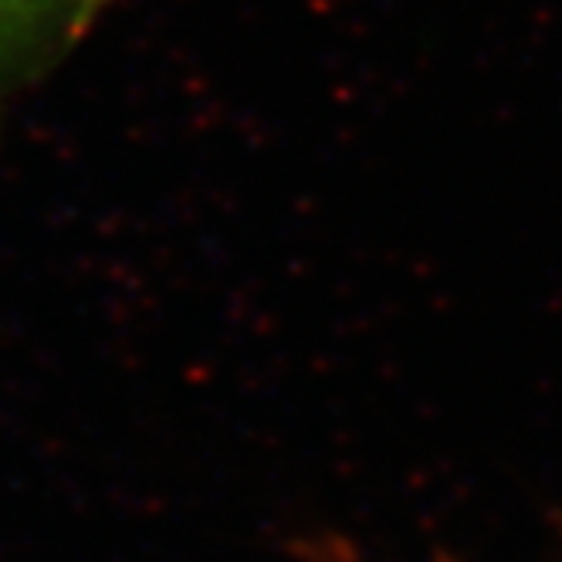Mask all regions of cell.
<instances>
[{
	"instance_id": "1",
	"label": "cell",
	"mask_w": 562,
	"mask_h": 562,
	"mask_svg": "<svg viewBox=\"0 0 562 562\" xmlns=\"http://www.w3.org/2000/svg\"><path fill=\"white\" fill-rule=\"evenodd\" d=\"M99 8V0H0V92L37 55L61 45Z\"/></svg>"
},
{
	"instance_id": "2",
	"label": "cell",
	"mask_w": 562,
	"mask_h": 562,
	"mask_svg": "<svg viewBox=\"0 0 562 562\" xmlns=\"http://www.w3.org/2000/svg\"><path fill=\"white\" fill-rule=\"evenodd\" d=\"M305 562H356V552L342 539H318L305 549Z\"/></svg>"
}]
</instances>
